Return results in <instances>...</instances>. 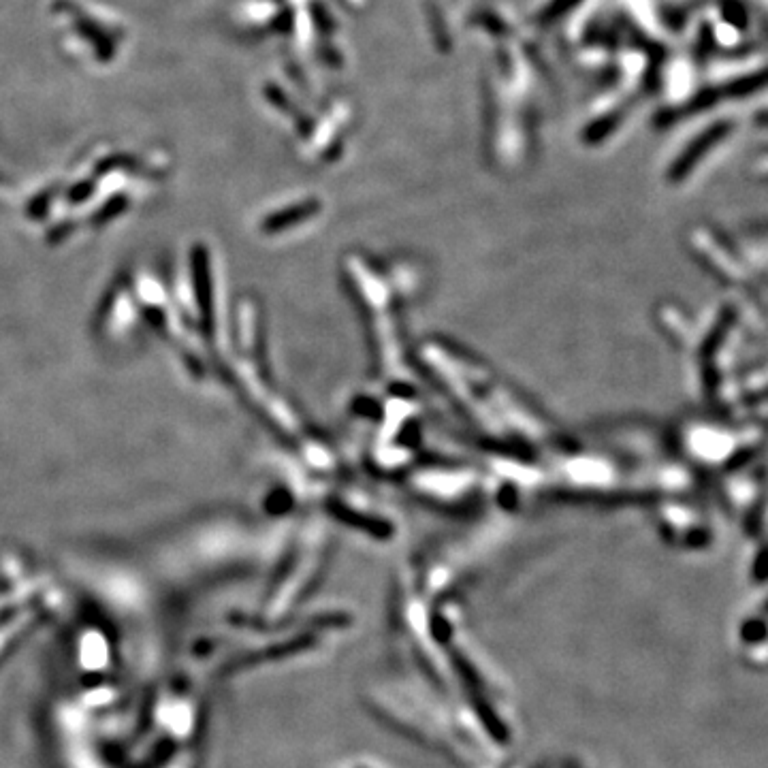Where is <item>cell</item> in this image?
I'll return each mask as SVG.
<instances>
[{
  "instance_id": "cell-1",
  "label": "cell",
  "mask_w": 768,
  "mask_h": 768,
  "mask_svg": "<svg viewBox=\"0 0 768 768\" xmlns=\"http://www.w3.org/2000/svg\"><path fill=\"white\" fill-rule=\"evenodd\" d=\"M743 640L745 643H758V640H762L766 636V630L760 621H747L743 626Z\"/></svg>"
}]
</instances>
